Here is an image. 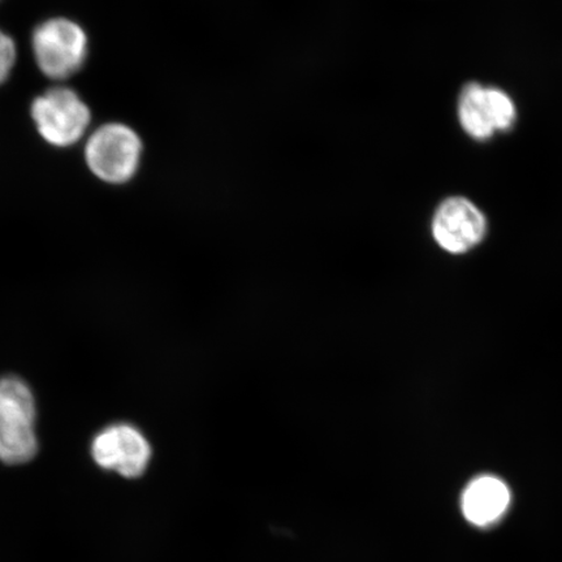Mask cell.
<instances>
[{"instance_id":"7a4b0ae2","label":"cell","mask_w":562,"mask_h":562,"mask_svg":"<svg viewBox=\"0 0 562 562\" xmlns=\"http://www.w3.org/2000/svg\"><path fill=\"white\" fill-rule=\"evenodd\" d=\"M143 144L137 133L123 124L101 126L87 144V164L97 178L123 184L136 173Z\"/></svg>"},{"instance_id":"277c9868","label":"cell","mask_w":562,"mask_h":562,"mask_svg":"<svg viewBox=\"0 0 562 562\" xmlns=\"http://www.w3.org/2000/svg\"><path fill=\"white\" fill-rule=\"evenodd\" d=\"M32 116L48 144L65 147L77 143L90 123L88 105L74 90H48L32 104Z\"/></svg>"},{"instance_id":"6da1fadb","label":"cell","mask_w":562,"mask_h":562,"mask_svg":"<svg viewBox=\"0 0 562 562\" xmlns=\"http://www.w3.org/2000/svg\"><path fill=\"white\" fill-rule=\"evenodd\" d=\"M33 52L42 72L50 79L65 80L86 61L87 34L74 21L48 20L34 31Z\"/></svg>"},{"instance_id":"8992f818","label":"cell","mask_w":562,"mask_h":562,"mask_svg":"<svg viewBox=\"0 0 562 562\" xmlns=\"http://www.w3.org/2000/svg\"><path fill=\"white\" fill-rule=\"evenodd\" d=\"M487 231V221L472 201L452 196L441 203L432 221V235L440 248L461 255L475 248Z\"/></svg>"},{"instance_id":"5b68a950","label":"cell","mask_w":562,"mask_h":562,"mask_svg":"<svg viewBox=\"0 0 562 562\" xmlns=\"http://www.w3.org/2000/svg\"><path fill=\"white\" fill-rule=\"evenodd\" d=\"M97 465L125 477H138L146 472L151 447L136 427L114 425L97 435L91 446Z\"/></svg>"},{"instance_id":"30bf717a","label":"cell","mask_w":562,"mask_h":562,"mask_svg":"<svg viewBox=\"0 0 562 562\" xmlns=\"http://www.w3.org/2000/svg\"><path fill=\"white\" fill-rule=\"evenodd\" d=\"M16 60V47L9 35L0 32V83H3L11 74Z\"/></svg>"},{"instance_id":"3957f363","label":"cell","mask_w":562,"mask_h":562,"mask_svg":"<svg viewBox=\"0 0 562 562\" xmlns=\"http://www.w3.org/2000/svg\"><path fill=\"white\" fill-rule=\"evenodd\" d=\"M517 119L516 104L502 89L468 83L459 100L462 130L476 140H487L497 132H508Z\"/></svg>"},{"instance_id":"ba28073f","label":"cell","mask_w":562,"mask_h":562,"mask_svg":"<svg viewBox=\"0 0 562 562\" xmlns=\"http://www.w3.org/2000/svg\"><path fill=\"white\" fill-rule=\"evenodd\" d=\"M37 451L34 420L0 413V461L20 465L33 460Z\"/></svg>"},{"instance_id":"52a82bcc","label":"cell","mask_w":562,"mask_h":562,"mask_svg":"<svg viewBox=\"0 0 562 562\" xmlns=\"http://www.w3.org/2000/svg\"><path fill=\"white\" fill-rule=\"evenodd\" d=\"M509 505V487L492 475L475 477L462 495L463 515L470 524L480 527L496 524L507 513Z\"/></svg>"},{"instance_id":"9c48e42d","label":"cell","mask_w":562,"mask_h":562,"mask_svg":"<svg viewBox=\"0 0 562 562\" xmlns=\"http://www.w3.org/2000/svg\"><path fill=\"white\" fill-rule=\"evenodd\" d=\"M0 413L35 419L33 393L19 378L9 376L0 381Z\"/></svg>"}]
</instances>
